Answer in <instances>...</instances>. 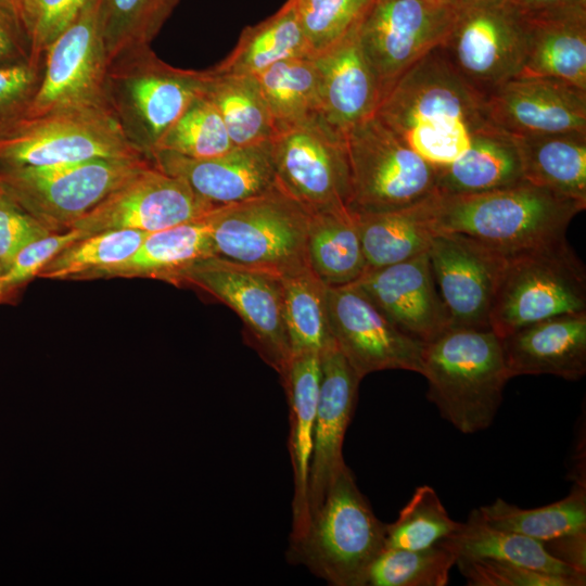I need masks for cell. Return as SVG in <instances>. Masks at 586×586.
Here are the masks:
<instances>
[{
    "label": "cell",
    "mask_w": 586,
    "mask_h": 586,
    "mask_svg": "<svg viewBox=\"0 0 586 586\" xmlns=\"http://www.w3.org/2000/svg\"><path fill=\"white\" fill-rule=\"evenodd\" d=\"M91 0H21V20L29 61L43 62L49 44L71 25Z\"/></svg>",
    "instance_id": "obj_44"
},
{
    "label": "cell",
    "mask_w": 586,
    "mask_h": 586,
    "mask_svg": "<svg viewBox=\"0 0 586 586\" xmlns=\"http://www.w3.org/2000/svg\"><path fill=\"white\" fill-rule=\"evenodd\" d=\"M214 205L150 163L69 228L81 238L110 230L154 232L208 214Z\"/></svg>",
    "instance_id": "obj_16"
},
{
    "label": "cell",
    "mask_w": 586,
    "mask_h": 586,
    "mask_svg": "<svg viewBox=\"0 0 586 586\" xmlns=\"http://www.w3.org/2000/svg\"><path fill=\"white\" fill-rule=\"evenodd\" d=\"M525 56L518 77H544L586 90V4L519 15Z\"/></svg>",
    "instance_id": "obj_25"
},
{
    "label": "cell",
    "mask_w": 586,
    "mask_h": 586,
    "mask_svg": "<svg viewBox=\"0 0 586 586\" xmlns=\"http://www.w3.org/2000/svg\"><path fill=\"white\" fill-rule=\"evenodd\" d=\"M42 63L0 65V132L24 118L38 90Z\"/></svg>",
    "instance_id": "obj_47"
},
{
    "label": "cell",
    "mask_w": 586,
    "mask_h": 586,
    "mask_svg": "<svg viewBox=\"0 0 586 586\" xmlns=\"http://www.w3.org/2000/svg\"><path fill=\"white\" fill-rule=\"evenodd\" d=\"M448 540L458 556L507 561L555 575L586 576L553 558L543 542L491 525L479 509L469 513L467 521Z\"/></svg>",
    "instance_id": "obj_33"
},
{
    "label": "cell",
    "mask_w": 586,
    "mask_h": 586,
    "mask_svg": "<svg viewBox=\"0 0 586 586\" xmlns=\"http://www.w3.org/2000/svg\"><path fill=\"white\" fill-rule=\"evenodd\" d=\"M488 122L514 137L586 133V90L544 77H514L485 97Z\"/></svg>",
    "instance_id": "obj_19"
},
{
    "label": "cell",
    "mask_w": 586,
    "mask_h": 586,
    "mask_svg": "<svg viewBox=\"0 0 586 586\" xmlns=\"http://www.w3.org/2000/svg\"><path fill=\"white\" fill-rule=\"evenodd\" d=\"M307 259L327 286L354 283L366 272L356 219L349 208L310 214Z\"/></svg>",
    "instance_id": "obj_32"
},
{
    "label": "cell",
    "mask_w": 586,
    "mask_h": 586,
    "mask_svg": "<svg viewBox=\"0 0 586 586\" xmlns=\"http://www.w3.org/2000/svg\"><path fill=\"white\" fill-rule=\"evenodd\" d=\"M428 399L463 434L491 426L511 379L500 337L491 329L453 327L423 351Z\"/></svg>",
    "instance_id": "obj_3"
},
{
    "label": "cell",
    "mask_w": 586,
    "mask_h": 586,
    "mask_svg": "<svg viewBox=\"0 0 586 586\" xmlns=\"http://www.w3.org/2000/svg\"><path fill=\"white\" fill-rule=\"evenodd\" d=\"M233 148L218 111L201 94L165 133L155 152L168 151L192 158H208Z\"/></svg>",
    "instance_id": "obj_42"
},
{
    "label": "cell",
    "mask_w": 586,
    "mask_h": 586,
    "mask_svg": "<svg viewBox=\"0 0 586 586\" xmlns=\"http://www.w3.org/2000/svg\"><path fill=\"white\" fill-rule=\"evenodd\" d=\"M479 511L495 527L546 542L586 531V485L574 483L568 496L538 508L524 509L497 498Z\"/></svg>",
    "instance_id": "obj_37"
},
{
    "label": "cell",
    "mask_w": 586,
    "mask_h": 586,
    "mask_svg": "<svg viewBox=\"0 0 586 586\" xmlns=\"http://www.w3.org/2000/svg\"><path fill=\"white\" fill-rule=\"evenodd\" d=\"M3 188L0 189V267L3 270L30 242L51 233Z\"/></svg>",
    "instance_id": "obj_48"
},
{
    "label": "cell",
    "mask_w": 586,
    "mask_h": 586,
    "mask_svg": "<svg viewBox=\"0 0 586 586\" xmlns=\"http://www.w3.org/2000/svg\"><path fill=\"white\" fill-rule=\"evenodd\" d=\"M500 342L510 378L551 374L578 381L586 374V311L523 326Z\"/></svg>",
    "instance_id": "obj_24"
},
{
    "label": "cell",
    "mask_w": 586,
    "mask_h": 586,
    "mask_svg": "<svg viewBox=\"0 0 586 586\" xmlns=\"http://www.w3.org/2000/svg\"><path fill=\"white\" fill-rule=\"evenodd\" d=\"M146 157L94 158L41 166L0 167L4 190L52 232L68 230L133 174Z\"/></svg>",
    "instance_id": "obj_8"
},
{
    "label": "cell",
    "mask_w": 586,
    "mask_h": 586,
    "mask_svg": "<svg viewBox=\"0 0 586 586\" xmlns=\"http://www.w3.org/2000/svg\"><path fill=\"white\" fill-rule=\"evenodd\" d=\"M456 565L470 586H584L586 576L544 573L488 558L458 556Z\"/></svg>",
    "instance_id": "obj_45"
},
{
    "label": "cell",
    "mask_w": 586,
    "mask_h": 586,
    "mask_svg": "<svg viewBox=\"0 0 586 586\" xmlns=\"http://www.w3.org/2000/svg\"><path fill=\"white\" fill-rule=\"evenodd\" d=\"M182 283L194 285L230 307L243 321L250 345L283 375L292 352L281 278L214 255L183 271L178 281Z\"/></svg>",
    "instance_id": "obj_12"
},
{
    "label": "cell",
    "mask_w": 586,
    "mask_h": 586,
    "mask_svg": "<svg viewBox=\"0 0 586 586\" xmlns=\"http://www.w3.org/2000/svg\"><path fill=\"white\" fill-rule=\"evenodd\" d=\"M543 544L553 558L586 574V531L562 535Z\"/></svg>",
    "instance_id": "obj_50"
},
{
    "label": "cell",
    "mask_w": 586,
    "mask_h": 586,
    "mask_svg": "<svg viewBox=\"0 0 586 586\" xmlns=\"http://www.w3.org/2000/svg\"><path fill=\"white\" fill-rule=\"evenodd\" d=\"M586 203L526 180L472 194L432 201L434 233H459L506 255L565 237Z\"/></svg>",
    "instance_id": "obj_2"
},
{
    "label": "cell",
    "mask_w": 586,
    "mask_h": 586,
    "mask_svg": "<svg viewBox=\"0 0 586 586\" xmlns=\"http://www.w3.org/2000/svg\"><path fill=\"white\" fill-rule=\"evenodd\" d=\"M132 157L145 156L106 109L24 117L0 132V167Z\"/></svg>",
    "instance_id": "obj_10"
},
{
    "label": "cell",
    "mask_w": 586,
    "mask_h": 586,
    "mask_svg": "<svg viewBox=\"0 0 586 586\" xmlns=\"http://www.w3.org/2000/svg\"><path fill=\"white\" fill-rule=\"evenodd\" d=\"M206 215L149 233L128 259L103 271L98 279L151 278L178 284L189 267L215 255Z\"/></svg>",
    "instance_id": "obj_28"
},
{
    "label": "cell",
    "mask_w": 586,
    "mask_h": 586,
    "mask_svg": "<svg viewBox=\"0 0 586 586\" xmlns=\"http://www.w3.org/2000/svg\"><path fill=\"white\" fill-rule=\"evenodd\" d=\"M2 188V182H1V178H0V189Z\"/></svg>",
    "instance_id": "obj_54"
},
{
    "label": "cell",
    "mask_w": 586,
    "mask_h": 586,
    "mask_svg": "<svg viewBox=\"0 0 586 586\" xmlns=\"http://www.w3.org/2000/svg\"><path fill=\"white\" fill-rule=\"evenodd\" d=\"M386 524L374 514L345 464L331 482L304 534L290 540L286 559L333 586H366L385 548Z\"/></svg>",
    "instance_id": "obj_4"
},
{
    "label": "cell",
    "mask_w": 586,
    "mask_h": 586,
    "mask_svg": "<svg viewBox=\"0 0 586 586\" xmlns=\"http://www.w3.org/2000/svg\"><path fill=\"white\" fill-rule=\"evenodd\" d=\"M1 275H2V269L0 267V278H1ZM0 302H2L1 290H0Z\"/></svg>",
    "instance_id": "obj_53"
},
{
    "label": "cell",
    "mask_w": 586,
    "mask_h": 586,
    "mask_svg": "<svg viewBox=\"0 0 586 586\" xmlns=\"http://www.w3.org/2000/svg\"><path fill=\"white\" fill-rule=\"evenodd\" d=\"M518 15L586 4V0H504Z\"/></svg>",
    "instance_id": "obj_51"
},
{
    "label": "cell",
    "mask_w": 586,
    "mask_h": 586,
    "mask_svg": "<svg viewBox=\"0 0 586 586\" xmlns=\"http://www.w3.org/2000/svg\"><path fill=\"white\" fill-rule=\"evenodd\" d=\"M204 79V71L173 67L144 46L110 62L106 99L126 138L151 161L165 133L203 94Z\"/></svg>",
    "instance_id": "obj_5"
},
{
    "label": "cell",
    "mask_w": 586,
    "mask_h": 586,
    "mask_svg": "<svg viewBox=\"0 0 586 586\" xmlns=\"http://www.w3.org/2000/svg\"><path fill=\"white\" fill-rule=\"evenodd\" d=\"M524 180L514 138L488 124L474 131L469 148L454 162L437 167L436 193L472 194Z\"/></svg>",
    "instance_id": "obj_27"
},
{
    "label": "cell",
    "mask_w": 586,
    "mask_h": 586,
    "mask_svg": "<svg viewBox=\"0 0 586 586\" xmlns=\"http://www.w3.org/2000/svg\"><path fill=\"white\" fill-rule=\"evenodd\" d=\"M215 255L284 278L310 268V213L281 189L206 215Z\"/></svg>",
    "instance_id": "obj_6"
},
{
    "label": "cell",
    "mask_w": 586,
    "mask_h": 586,
    "mask_svg": "<svg viewBox=\"0 0 586 586\" xmlns=\"http://www.w3.org/2000/svg\"><path fill=\"white\" fill-rule=\"evenodd\" d=\"M270 149L278 188L306 211L348 208L345 137L320 117L276 132Z\"/></svg>",
    "instance_id": "obj_14"
},
{
    "label": "cell",
    "mask_w": 586,
    "mask_h": 586,
    "mask_svg": "<svg viewBox=\"0 0 586 586\" xmlns=\"http://www.w3.org/2000/svg\"><path fill=\"white\" fill-rule=\"evenodd\" d=\"M313 55L303 31L296 0H286L268 18L245 27L233 51L212 69L254 76L283 60Z\"/></svg>",
    "instance_id": "obj_30"
},
{
    "label": "cell",
    "mask_w": 586,
    "mask_h": 586,
    "mask_svg": "<svg viewBox=\"0 0 586 586\" xmlns=\"http://www.w3.org/2000/svg\"><path fill=\"white\" fill-rule=\"evenodd\" d=\"M461 523L449 517L433 487L421 485L415 489L398 518L386 524L385 548H429L453 536Z\"/></svg>",
    "instance_id": "obj_41"
},
{
    "label": "cell",
    "mask_w": 586,
    "mask_h": 586,
    "mask_svg": "<svg viewBox=\"0 0 586 586\" xmlns=\"http://www.w3.org/2000/svg\"><path fill=\"white\" fill-rule=\"evenodd\" d=\"M354 283L396 328L424 344L453 327L436 289L428 252L367 270Z\"/></svg>",
    "instance_id": "obj_20"
},
{
    "label": "cell",
    "mask_w": 586,
    "mask_h": 586,
    "mask_svg": "<svg viewBox=\"0 0 586 586\" xmlns=\"http://www.w3.org/2000/svg\"><path fill=\"white\" fill-rule=\"evenodd\" d=\"M0 5L11 12L22 24L21 0H0Z\"/></svg>",
    "instance_id": "obj_52"
},
{
    "label": "cell",
    "mask_w": 586,
    "mask_h": 586,
    "mask_svg": "<svg viewBox=\"0 0 586 586\" xmlns=\"http://www.w3.org/2000/svg\"><path fill=\"white\" fill-rule=\"evenodd\" d=\"M585 311V266L563 237L507 255L489 326L502 337L530 323Z\"/></svg>",
    "instance_id": "obj_7"
},
{
    "label": "cell",
    "mask_w": 586,
    "mask_h": 586,
    "mask_svg": "<svg viewBox=\"0 0 586 586\" xmlns=\"http://www.w3.org/2000/svg\"><path fill=\"white\" fill-rule=\"evenodd\" d=\"M374 0H296L300 22L313 55L357 30Z\"/></svg>",
    "instance_id": "obj_43"
},
{
    "label": "cell",
    "mask_w": 586,
    "mask_h": 586,
    "mask_svg": "<svg viewBox=\"0 0 586 586\" xmlns=\"http://www.w3.org/2000/svg\"><path fill=\"white\" fill-rule=\"evenodd\" d=\"M320 368L319 398L307 483L308 522L321 505L331 482L346 464L342 447L355 411L361 381L335 344L320 354Z\"/></svg>",
    "instance_id": "obj_22"
},
{
    "label": "cell",
    "mask_w": 586,
    "mask_h": 586,
    "mask_svg": "<svg viewBox=\"0 0 586 586\" xmlns=\"http://www.w3.org/2000/svg\"><path fill=\"white\" fill-rule=\"evenodd\" d=\"M254 77L275 133L319 117L318 77L313 55L280 61Z\"/></svg>",
    "instance_id": "obj_35"
},
{
    "label": "cell",
    "mask_w": 586,
    "mask_h": 586,
    "mask_svg": "<svg viewBox=\"0 0 586 586\" xmlns=\"http://www.w3.org/2000/svg\"><path fill=\"white\" fill-rule=\"evenodd\" d=\"M109 64L102 0H91L47 48L39 87L25 117L64 111L110 110L106 99Z\"/></svg>",
    "instance_id": "obj_11"
},
{
    "label": "cell",
    "mask_w": 586,
    "mask_h": 586,
    "mask_svg": "<svg viewBox=\"0 0 586 586\" xmlns=\"http://www.w3.org/2000/svg\"><path fill=\"white\" fill-rule=\"evenodd\" d=\"M433 195L413 205L375 213H353L367 270L428 252L433 237ZM366 270V271H367Z\"/></svg>",
    "instance_id": "obj_29"
},
{
    "label": "cell",
    "mask_w": 586,
    "mask_h": 586,
    "mask_svg": "<svg viewBox=\"0 0 586 586\" xmlns=\"http://www.w3.org/2000/svg\"><path fill=\"white\" fill-rule=\"evenodd\" d=\"M331 333L356 374L383 370L422 372L425 344L396 328L355 284L327 286Z\"/></svg>",
    "instance_id": "obj_17"
},
{
    "label": "cell",
    "mask_w": 586,
    "mask_h": 586,
    "mask_svg": "<svg viewBox=\"0 0 586 586\" xmlns=\"http://www.w3.org/2000/svg\"><path fill=\"white\" fill-rule=\"evenodd\" d=\"M485 97L438 46L382 94L374 115L425 162L441 167L469 148L474 131L491 124Z\"/></svg>",
    "instance_id": "obj_1"
},
{
    "label": "cell",
    "mask_w": 586,
    "mask_h": 586,
    "mask_svg": "<svg viewBox=\"0 0 586 586\" xmlns=\"http://www.w3.org/2000/svg\"><path fill=\"white\" fill-rule=\"evenodd\" d=\"M441 47L458 74L486 95L519 76L525 56L523 23L504 0H459Z\"/></svg>",
    "instance_id": "obj_15"
},
{
    "label": "cell",
    "mask_w": 586,
    "mask_h": 586,
    "mask_svg": "<svg viewBox=\"0 0 586 586\" xmlns=\"http://www.w3.org/2000/svg\"><path fill=\"white\" fill-rule=\"evenodd\" d=\"M151 162L162 171L184 181L215 207L240 203L277 187L270 141L234 146L208 158L157 151Z\"/></svg>",
    "instance_id": "obj_21"
},
{
    "label": "cell",
    "mask_w": 586,
    "mask_h": 586,
    "mask_svg": "<svg viewBox=\"0 0 586 586\" xmlns=\"http://www.w3.org/2000/svg\"><path fill=\"white\" fill-rule=\"evenodd\" d=\"M428 256L453 327L491 328L507 255L463 234L436 233Z\"/></svg>",
    "instance_id": "obj_18"
},
{
    "label": "cell",
    "mask_w": 586,
    "mask_h": 586,
    "mask_svg": "<svg viewBox=\"0 0 586 586\" xmlns=\"http://www.w3.org/2000/svg\"><path fill=\"white\" fill-rule=\"evenodd\" d=\"M457 558L448 538L423 549L384 548L369 568L366 586H445Z\"/></svg>",
    "instance_id": "obj_39"
},
{
    "label": "cell",
    "mask_w": 586,
    "mask_h": 586,
    "mask_svg": "<svg viewBox=\"0 0 586 586\" xmlns=\"http://www.w3.org/2000/svg\"><path fill=\"white\" fill-rule=\"evenodd\" d=\"M459 0H374L357 34L382 94L448 36Z\"/></svg>",
    "instance_id": "obj_13"
},
{
    "label": "cell",
    "mask_w": 586,
    "mask_h": 586,
    "mask_svg": "<svg viewBox=\"0 0 586 586\" xmlns=\"http://www.w3.org/2000/svg\"><path fill=\"white\" fill-rule=\"evenodd\" d=\"M28 60V43L21 22L0 5V65Z\"/></svg>",
    "instance_id": "obj_49"
},
{
    "label": "cell",
    "mask_w": 586,
    "mask_h": 586,
    "mask_svg": "<svg viewBox=\"0 0 586 586\" xmlns=\"http://www.w3.org/2000/svg\"><path fill=\"white\" fill-rule=\"evenodd\" d=\"M148 234L138 230H110L80 238L56 254L38 278L98 279L103 271L128 259Z\"/></svg>",
    "instance_id": "obj_38"
},
{
    "label": "cell",
    "mask_w": 586,
    "mask_h": 586,
    "mask_svg": "<svg viewBox=\"0 0 586 586\" xmlns=\"http://www.w3.org/2000/svg\"><path fill=\"white\" fill-rule=\"evenodd\" d=\"M320 355L301 354L281 377L289 405V453L293 471L292 531L300 538L308 524L307 483L320 388Z\"/></svg>",
    "instance_id": "obj_26"
},
{
    "label": "cell",
    "mask_w": 586,
    "mask_h": 586,
    "mask_svg": "<svg viewBox=\"0 0 586 586\" xmlns=\"http://www.w3.org/2000/svg\"><path fill=\"white\" fill-rule=\"evenodd\" d=\"M203 94L221 116L234 146L265 143L275 127L254 76L204 71Z\"/></svg>",
    "instance_id": "obj_34"
},
{
    "label": "cell",
    "mask_w": 586,
    "mask_h": 586,
    "mask_svg": "<svg viewBox=\"0 0 586 586\" xmlns=\"http://www.w3.org/2000/svg\"><path fill=\"white\" fill-rule=\"evenodd\" d=\"M512 137L524 180L586 203V133Z\"/></svg>",
    "instance_id": "obj_31"
},
{
    "label": "cell",
    "mask_w": 586,
    "mask_h": 586,
    "mask_svg": "<svg viewBox=\"0 0 586 586\" xmlns=\"http://www.w3.org/2000/svg\"><path fill=\"white\" fill-rule=\"evenodd\" d=\"M80 234L68 229L60 232H51L24 246L3 270L0 278L2 302L11 297L22 285L27 283L62 250L74 241L80 239Z\"/></svg>",
    "instance_id": "obj_46"
},
{
    "label": "cell",
    "mask_w": 586,
    "mask_h": 586,
    "mask_svg": "<svg viewBox=\"0 0 586 586\" xmlns=\"http://www.w3.org/2000/svg\"><path fill=\"white\" fill-rule=\"evenodd\" d=\"M353 213L407 207L436 193L437 167L425 162L375 115L345 135Z\"/></svg>",
    "instance_id": "obj_9"
},
{
    "label": "cell",
    "mask_w": 586,
    "mask_h": 586,
    "mask_svg": "<svg viewBox=\"0 0 586 586\" xmlns=\"http://www.w3.org/2000/svg\"><path fill=\"white\" fill-rule=\"evenodd\" d=\"M357 30L313 55L318 77L319 117L344 137L373 116L381 100L380 85L360 48Z\"/></svg>",
    "instance_id": "obj_23"
},
{
    "label": "cell",
    "mask_w": 586,
    "mask_h": 586,
    "mask_svg": "<svg viewBox=\"0 0 586 586\" xmlns=\"http://www.w3.org/2000/svg\"><path fill=\"white\" fill-rule=\"evenodd\" d=\"M180 0H102L110 62L125 51L150 46Z\"/></svg>",
    "instance_id": "obj_40"
},
{
    "label": "cell",
    "mask_w": 586,
    "mask_h": 586,
    "mask_svg": "<svg viewBox=\"0 0 586 586\" xmlns=\"http://www.w3.org/2000/svg\"><path fill=\"white\" fill-rule=\"evenodd\" d=\"M281 281L292 356L320 355L335 344L329 322L327 285L310 268L281 278Z\"/></svg>",
    "instance_id": "obj_36"
}]
</instances>
